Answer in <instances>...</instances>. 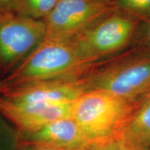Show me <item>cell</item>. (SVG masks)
I'll return each instance as SVG.
<instances>
[{
  "label": "cell",
  "instance_id": "cell-1",
  "mask_svg": "<svg viewBox=\"0 0 150 150\" xmlns=\"http://www.w3.org/2000/svg\"><path fill=\"white\" fill-rule=\"evenodd\" d=\"M142 101L127 100L102 91H88L73 102L71 116L95 149L122 138Z\"/></svg>",
  "mask_w": 150,
  "mask_h": 150
},
{
  "label": "cell",
  "instance_id": "cell-2",
  "mask_svg": "<svg viewBox=\"0 0 150 150\" xmlns=\"http://www.w3.org/2000/svg\"><path fill=\"white\" fill-rule=\"evenodd\" d=\"M91 68L93 65L81 57L71 41L45 38L5 76L3 88L42 81L79 79Z\"/></svg>",
  "mask_w": 150,
  "mask_h": 150
},
{
  "label": "cell",
  "instance_id": "cell-3",
  "mask_svg": "<svg viewBox=\"0 0 150 150\" xmlns=\"http://www.w3.org/2000/svg\"><path fill=\"white\" fill-rule=\"evenodd\" d=\"M97 69L82 77L88 91H102L130 101H140L150 94V56L134 52Z\"/></svg>",
  "mask_w": 150,
  "mask_h": 150
},
{
  "label": "cell",
  "instance_id": "cell-4",
  "mask_svg": "<svg viewBox=\"0 0 150 150\" xmlns=\"http://www.w3.org/2000/svg\"><path fill=\"white\" fill-rule=\"evenodd\" d=\"M138 22L114 7L70 41L81 57L93 65L132 42Z\"/></svg>",
  "mask_w": 150,
  "mask_h": 150
},
{
  "label": "cell",
  "instance_id": "cell-5",
  "mask_svg": "<svg viewBox=\"0 0 150 150\" xmlns=\"http://www.w3.org/2000/svg\"><path fill=\"white\" fill-rule=\"evenodd\" d=\"M45 20L0 11V73L12 72L46 37Z\"/></svg>",
  "mask_w": 150,
  "mask_h": 150
},
{
  "label": "cell",
  "instance_id": "cell-6",
  "mask_svg": "<svg viewBox=\"0 0 150 150\" xmlns=\"http://www.w3.org/2000/svg\"><path fill=\"white\" fill-rule=\"evenodd\" d=\"M114 8L97 0H58L45 19L46 38L70 41Z\"/></svg>",
  "mask_w": 150,
  "mask_h": 150
},
{
  "label": "cell",
  "instance_id": "cell-7",
  "mask_svg": "<svg viewBox=\"0 0 150 150\" xmlns=\"http://www.w3.org/2000/svg\"><path fill=\"white\" fill-rule=\"evenodd\" d=\"M84 92L79 78L42 81L3 88L0 96L17 104L73 102Z\"/></svg>",
  "mask_w": 150,
  "mask_h": 150
},
{
  "label": "cell",
  "instance_id": "cell-8",
  "mask_svg": "<svg viewBox=\"0 0 150 150\" xmlns=\"http://www.w3.org/2000/svg\"><path fill=\"white\" fill-rule=\"evenodd\" d=\"M73 102L17 104L0 96V113L22 134L40 130L52 122L71 116Z\"/></svg>",
  "mask_w": 150,
  "mask_h": 150
},
{
  "label": "cell",
  "instance_id": "cell-9",
  "mask_svg": "<svg viewBox=\"0 0 150 150\" xmlns=\"http://www.w3.org/2000/svg\"><path fill=\"white\" fill-rule=\"evenodd\" d=\"M22 134V140L63 150H93L91 142L72 116L52 122L35 132Z\"/></svg>",
  "mask_w": 150,
  "mask_h": 150
},
{
  "label": "cell",
  "instance_id": "cell-10",
  "mask_svg": "<svg viewBox=\"0 0 150 150\" xmlns=\"http://www.w3.org/2000/svg\"><path fill=\"white\" fill-rule=\"evenodd\" d=\"M122 139L150 149V94L142 99L129 122Z\"/></svg>",
  "mask_w": 150,
  "mask_h": 150
},
{
  "label": "cell",
  "instance_id": "cell-11",
  "mask_svg": "<svg viewBox=\"0 0 150 150\" xmlns=\"http://www.w3.org/2000/svg\"><path fill=\"white\" fill-rule=\"evenodd\" d=\"M58 0H11L8 10L15 14L44 20Z\"/></svg>",
  "mask_w": 150,
  "mask_h": 150
},
{
  "label": "cell",
  "instance_id": "cell-12",
  "mask_svg": "<svg viewBox=\"0 0 150 150\" xmlns=\"http://www.w3.org/2000/svg\"><path fill=\"white\" fill-rule=\"evenodd\" d=\"M113 6L138 20L150 18V0H115Z\"/></svg>",
  "mask_w": 150,
  "mask_h": 150
},
{
  "label": "cell",
  "instance_id": "cell-13",
  "mask_svg": "<svg viewBox=\"0 0 150 150\" xmlns=\"http://www.w3.org/2000/svg\"><path fill=\"white\" fill-rule=\"evenodd\" d=\"M132 42H135L136 52L150 56V18L139 20Z\"/></svg>",
  "mask_w": 150,
  "mask_h": 150
},
{
  "label": "cell",
  "instance_id": "cell-14",
  "mask_svg": "<svg viewBox=\"0 0 150 150\" xmlns=\"http://www.w3.org/2000/svg\"><path fill=\"white\" fill-rule=\"evenodd\" d=\"M93 150H150V149L140 147L134 144L130 143L124 139H121L110 142L102 147L95 148Z\"/></svg>",
  "mask_w": 150,
  "mask_h": 150
},
{
  "label": "cell",
  "instance_id": "cell-15",
  "mask_svg": "<svg viewBox=\"0 0 150 150\" xmlns=\"http://www.w3.org/2000/svg\"><path fill=\"white\" fill-rule=\"evenodd\" d=\"M18 150H63L38 142L22 140L20 142Z\"/></svg>",
  "mask_w": 150,
  "mask_h": 150
},
{
  "label": "cell",
  "instance_id": "cell-16",
  "mask_svg": "<svg viewBox=\"0 0 150 150\" xmlns=\"http://www.w3.org/2000/svg\"><path fill=\"white\" fill-rule=\"evenodd\" d=\"M11 0H0V11H8Z\"/></svg>",
  "mask_w": 150,
  "mask_h": 150
},
{
  "label": "cell",
  "instance_id": "cell-17",
  "mask_svg": "<svg viewBox=\"0 0 150 150\" xmlns=\"http://www.w3.org/2000/svg\"><path fill=\"white\" fill-rule=\"evenodd\" d=\"M97 1H100V2L106 4H110V5H113L114 1L115 0H97Z\"/></svg>",
  "mask_w": 150,
  "mask_h": 150
},
{
  "label": "cell",
  "instance_id": "cell-18",
  "mask_svg": "<svg viewBox=\"0 0 150 150\" xmlns=\"http://www.w3.org/2000/svg\"><path fill=\"white\" fill-rule=\"evenodd\" d=\"M3 88V83H2V81H0V92H1V89Z\"/></svg>",
  "mask_w": 150,
  "mask_h": 150
}]
</instances>
